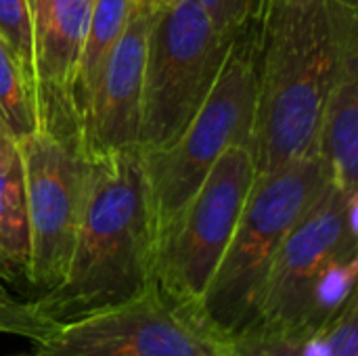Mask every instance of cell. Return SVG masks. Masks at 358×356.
<instances>
[{
  "instance_id": "obj_1",
  "label": "cell",
  "mask_w": 358,
  "mask_h": 356,
  "mask_svg": "<svg viewBox=\"0 0 358 356\" xmlns=\"http://www.w3.org/2000/svg\"><path fill=\"white\" fill-rule=\"evenodd\" d=\"M256 174L317 153L325 105L358 67V8L342 0H264L256 19Z\"/></svg>"
},
{
  "instance_id": "obj_2",
  "label": "cell",
  "mask_w": 358,
  "mask_h": 356,
  "mask_svg": "<svg viewBox=\"0 0 358 356\" xmlns=\"http://www.w3.org/2000/svg\"><path fill=\"white\" fill-rule=\"evenodd\" d=\"M88 159V193L65 277L36 298L59 323L122 304L153 285L157 227L141 151Z\"/></svg>"
},
{
  "instance_id": "obj_3",
  "label": "cell",
  "mask_w": 358,
  "mask_h": 356,
  "mask_svg": "<svg viewBox=\"0 0 358 356\" xmlns=\"http://www.w3.org/2000/svg\"><path fill=\"white\" fill-rule=\"evenodd\" d=\"M329 183V168L319 153L256 174L199 308L214 329L233 338L252 323L275 254Z\"/></svg>"
},
{
  "instance_id": "obj_4",
  "label": "cell",
  "mask_w": 358,
  "mask_h": 356,
  "mask_svg": "<svg viewBox=\"0 0 358 356\" xmlns=\"http://www.w3.org/2000/svg\"><path fill=\"white\" fill-rule=\"evenodd\" d=\"M235 38L227 36L197 0H178L153 13L138 126V151L170 147L210 94Z\"/></svg>"
},
{
  "instance_id": "obj_5",
  "label": "cell",
  "mask_w": 358,
  "mask_h": 356,
  "mask_svg": "<svg viewBox=\"0 0 358 356\" xmlns=\"http://www.w3.org/2000/svg\"><path fill=\"white\" fill-rule=\"evenodd\" d=\"M256 23L235 36L227 61L185 132L166 149L141 153L159 231L199 189L216 159L250 143L256 111Z\"/></svg>"
},
{
  "instance_id": "obj_6",
  "label": "cell",
  "mask_w": 358,
  "mask_h": 356,
  "mask_svg": "<svg viewBox=\"0 0 358 356\" xmlns=\"http://www.w3.org/2000/svg\"><path fill=\"white\" fill-rule=\"evenodd\" d=\"M254 180L256 164L250 143L229 147L191 199L159 231L153 283L174 304L199 315Z\"/></svg>"
},
{
  "instance_id": "obj_7",
  "label": "cell",
  "mask_w": 358,
  "mask_h": 356,
  "mask_svg": "<svg viewBox=\"0 0 358 356\" xmlns=\"http://www.w3.org/2000/svg\"><path fill=\"white\" fill-rule=\"evenodd\" d=\"M233 338L174 304L153 283L143 294L61 321L36 356H227Z\"/></svg>"
},
{
  "instance_id": "obj_8",
  "label": "cell",
  "mask_w": 358,
  "mask_h": 356,
  "mask_svg": "<svg viewBox=\"0 0 358 356\" xmlns=\"http://www.w3.org/2000/svg\"><path fill=\"white\" fill-rule=\"evenodd\" d=\"M19 145L29 220L25 281L44 296L65 277L82 220L90 159L78 143L38 128Z\"/></svg>"
},
{
  "instance_id": "obj_9",
  "label": "cell",
  "mask_w": 358,
  "mask_h": 356,
  "mask_svg": "<svg viewBox=\"0 0 358 356\" xmlns=\"http://www.w3.org/2000/svg\"><path fill=\"white\" fill-rule=\"evenodd\" d=\"M357 210L358 191L329 183L275 254L250 325L298 334L296 325L317 273L331 258L358 252Z\"/></svg>"
},
{
  "instance_id": "obj_10",
  "label": "cell",
  "mask_w": 358,
  "mask_h": 356,
  "mask_svg": "<svg viewBox=\"0 0 358 356\" xmlns=\"http://www.w3.org/2000/svg\"><path fill=\"white\" fill-rule=\"evenodd\" d=\"M29 6L40 128L82 147L73 88L92 0H29Z\"/></svg>"
},
{
  "instance_id": "obj_11",
  "label": "cell",
  "mask_w": 358,
  "mask_h": 356,
  "mask_svg": "<svg viewBox=\"0 0 358 356\" xmlns=\"http://www.w3.org/2000/svg\"><path fill=\"white\" fill-rule=\"evenodd\" d=\"M151 19L153 10L134 4L130 21L92 88L82 118V147L88 157L138 149Z\"/></svg>"
},
{
  "instance_id": "obj_12",
  "label": "cell",
  "mask_w": 358,
  "mask_h": 356,
  "mask_svg": "<svg viewBox=\"0 0 358 356\" xmlns=\"http://www.w3.org/2000/svg\"><path fill=\"white\" fill-rule=\"evenodd\" d=\"M317 153L325 159L334 185L358 191V67L338 82L325 105Z\"/></svg>"
},
{
  "instance_id": "obj_13",
  "label": "cell",
  "mask_w": 358,
  "mask_h": 356,
  "mask_svg": "<svg viewBox=\"0 0 358 356\" xmlns=\"http://www.w3.org/2000/svg\"><path fill=\"white\" fill-rule=\"evenodd\" d=\"M0 256L17 277L25 279L29 262V220L25 172L17 141L0 143Z\"/></svg>"
},
{
  "instance_id": "obj_14",
  "label": "cell",
  "mask_w": 358,
  "mask_h": 356,
  "mask_svg": "<svg viewBox=\"0 0 358 356\" xmlns=\"http://www.w3.org/2000/svg\"><path fill=\"white\" fill-rule=\"evenodd\" d=\"M134 2L132 0H92L90 21L86 29V40L76 73V107L80 113V124L84 118V109L88 105V99L92 94V88L115 48L117 40L122 38L130 15H132Z\"/></svg>"
},
{
  "instance_id": "obj_15",
  "label": "cell",
  "mask_w": 358,
  "mask_h": 356,
  "mask_svg": "<svg viewBox=\"0 0 358 356\" xmlns=\"http://www.w3.org/2000/svg\"><path fill=\"white\" fill-rule=\"evenodd\" d=\"M358 252L331 258L313 279L296 332L304 338L325 329L344 304L357 296Z\"/></svg>"
},
{
  "instance_id": "obj_16",
  "label": "cell",
  "mask_w": 358,
  "mask_h": 356,
  "mask_svg": "<svg viewBox=\"0 0 358 356\" xmlns=\"http://www.w3.org/2000/svg\"><path fill=\"white\" fill-rule=\"evenodd\" d=\"M0 118L13 136L21 143L40 128L36 88L17 55L0 38Z\"/></svg>"
},
{
  "instance_id": "obj_17",
  "label": "cell",
  "mask_w": 358,
  "mask_h": 356,
  "mask_svg": "<svg viewBox=\"0 0 358 356\" xmlns=\"http://www.w3.org/2000/svg\"><path fill=\"white\" fill-rule=\"evenodd\" d=\"M302 356H358V296H352L336 319L302 344Z\"/></svg>"
},
{
  "instance_id": "obj_18",
  "label": "cell",
  "mask_w": 358,
  "mask_h": 356,
  "mask_svg": "<svg viewBox=\"0 0 358 356\" xmlns=\"http://www.w3.org/2000/svg\"><path fill=\"white\" fill-rule=\"evenodd\" d=\"M57 325L59 321L46 315L36 300H17L0 292V334L25 338L36 344L48 338Z\"/></svg>"
},
{
  "instance_id": "obj_19",
  "label": "cell",
  "mask_w": 358,
  "mask_h": 356,
  "mask_svg": "<svg viewBox=\"0 0 358 356\" xmlns=\"http://www.w3.org/2000/svg\"><path fill=\"white\" fill-rule=\"evenodd\" d=\"M0 38L10 46L34 82V23L29 0H0Z\"/></svg>"
},
{
  "instance_id": "obj_20",
  "label": "cell",
  "mask_w": 358,
  "mask_h": 356,
  "mask_svg": "<svg viewBox=\"0 0 358 356\" xmlns=\"http://www.w3.org/2000/svg\"><path fill=\"white\" fill-rule=\"evenodd\" d=\"M302 334L250 325L233 336L227 356H302Z\"/></svg>"
},
{
  "instance_id": "obj_21",
  "label": "cell",
  "mask_w": 358,
  "mask_h": 356,
  "mask_svg": "<svg viewBox=\"0 0 358 356\" xmlns=\"http://www.w3.org/2000/svg\"><path fill=\"white\" fill-rule=\"evenodd\" d=\"M197 2L210 13L218 29H222L231 38L252 27L264 4V0H197Z\"/></svg>"
},
{
  "instance_id": "obj_22",
  "label": "cell",
  "mask_w": 358,
  "mask_h": 356,
  "mask_svg": "<svg viewBox=\"0 0 358 356\" xmlns=\"http://www.w3.org/2000/svg\"><path fill=\"white\" fill-rule=\"evenodd\" d=\"M136 6H141V8H147V10H162V8H166V6H172V4H176L178 0H132Z\"/></svg>"
},
{
  "instance_id": "obj_23",
  "label": "cell",
  "mask_w": 358,
  "mask_h": 356,
  "mask_svg": "<svg viewBox=\"0 0 358 356\" xmlns=\"http://www.w3.org/2000/svg\"><path fill=\"white\" fill-rule=\"evenodd\" d=\"M15 279H19L15 273H13V269L2 260V256H0V281H8V283H13Z\"/></svg>"
},
{
  "instance_id": "obj_24",
  "label": "cell",
  "mask_w": 358,
  "mask_h": 356,
  "mask_svg": "<svg viewBox=\"0 0 358 356\" xmlns=\"http://www.w3.org/2000/svg\"><path fill=\"white\" fill-rule=\"evenodd\" d=\"M10 134H8V130H6V126H4V122H2V118H0V143L4 141V138H8ZM13 138V136H10Z\"/></svg>"
},
{
  "instance_id": "obj_25",
  "label": "cell",
  "mask_w": 358,
  "mask_h": 356,
  "mask_svg": "<svg viewBox=\"0 0 358 356\" xmlns=\"http://www.w3.org/2000/svg\"><path fill=\"white\" fill-rule=\"evenodd\" d=\"M292 2H304V0H292ZM342 2H348V4H357L358 0H342Z\"/></svg>"
}]
</instances>
